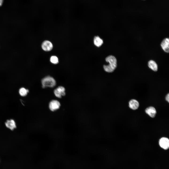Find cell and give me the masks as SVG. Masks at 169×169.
<instances>
[{
  "label": "cell",
  "instance_id": "cell-1",
  "mask_svg": "<svg viewBox=\"0 0 169 169\" xmlns=\"http://www.w3.org/2000/svg\"><path fill=\"white\" fill-rule=\"evenodd\" d=\"M106 61L109 63L108 65H104L103 68L104 70L108 73L113 72L117 66V60L115 57L112 55H110L105 58Z\"/></svg>",
  "mask_w": 169,
  "mask_h": 169
},
{
  "label": "cell",
  "instance_id": "cell-2",
  "mask_svg": "<svg viewBox=\"0 0 169 169\" xmlns=\"http://www.w3.org/2000/svg\"><path fill=\"white\" fill-rule=\"evenodd\" d=\"M42 83L43 88L47 87H53L56 84L54 79L49 76H47L43 79L42 80Z\"/></svg>",
  "mask_w": 169,
  "mask_h": 169
},
{
  "label": "cell",
  "instance_id": "cell-3",
  "mask_svg": "<svg viewBox=\"0 0 169 169\" xmlns=\"http://www.w3.org/2000/svg\"><path fill=\"white\" fill-rule=\"evenodd\" d=\"M159 144L161 148L164 150H167L169 147V139L166 137H162L160 139Z\"/></svg>",
  "mask_w": 169,
  "mask_h": 169
},
{
  "label": "cell",
  "instance_id": "cell-4",
  "mask_svg": "<svg viewBox=\"0 0 169 169\" xmlns=\"http://www.w3.org/2000/svg\"><path fill=\"white\" fill-rule=\"evenodd\" d=\"M65 88L63 87L60 86L54 90V93L57 97L61 98L62 96L65 95Z\"/></svg>",
  "mask_w": 169,
  "mask_h": 169
},
{
  "label": "cell",
  "instance_id": "cell-5",
  "mask_svg": "<svg viewBox=\"0 0 169 169\" xmlns=\"http://www.w3.org/2000/svg\"><path fill=\"white\" fill-rule=\"evenodd\" d=\"M161 46L165 52L169 53V39L168 38H165L162 41Z\"/></svg>",
  "mask_w": 169,
  "mask_h": 169
},
{
  "label": "cell",
  "instance_id": "cell-6",
  "mask_svg": "<svg viewBox=\"0 0 169 169\" xmlns=\"http://www.w3.org/2000/svg\"><path fill=\"white\" fill-rule=\"evenodd\" d=\"M42 47L44 50L49 51L52 49L53 45L48 40H46L42 42Z\"/></svg>",
  "mask_w": 169,
  "mask_h": 169
},
{
  "label": "cell",
  "instance_id": "cell-7",
  "mask_svg": "<svg viewBox=\"0 0 169 169\" xmlns=\"http://www.w3.org/2000/svg\"><path fill=\"white\" fill-rule=\"evenodd\" d=\"M59 102L56 100L51 101L49 104V108L51 110L54 111L59 108L60 106Z\"/></svg>",
  "mask_w": 169,
  "mask_h": 169
},
{
  "label": "cell",
  "instance_id": "cell-8",
  "mask_svg": "<svg viewBox=\"0 0 169 169\" xmlns=\"http://www.w3.org/2000/svg\"><path fill=\"white\" fill-rule=\"evenodd\" d=\"M6 127L11 130H13L16 127V125L15 121L12 119H8L5 123Z\"/></svg>",
  "mask_w": 169,
  "mask_h": 169
},
{
  "label": "cell",
  "instance_id": "cell-9",
  "mask_svg": "<svg viewBox=\"0 0 169 169\" xmlns=\"http://www.w3.org/2000/svg\"><path fill=\"white\" fill-rule=\"evenodd\" d=\"M145 111L147 114L152 118L154 117L156 113L155 109L152 106H150L146 108Z\"/></svg>",
  "mask_w": 169,
  "mask_h": 169
},
{
  "label": "cell",
  "instance_id": "cell-10",
  "mask_svg": "<svg viewBox=\"0 0 169 169\" xmlns=\"http://www.w3.org/2000/svg\"><path fill=\"white\" fill-rule=\"evenodd\" d=\"M129 106L131 109L133 110H135L138 108L139 106V103L137 100L132 99L129 101Z\"/></svg>",
  "mask_w": 169,
  "mask_h": 169
},
{
  "label": "cell",
  "instance_id": "cell-11",
  "mask_svg": "<svg viewBox=\"0 0 169 169\" xmlns=\"http://www.w3.org/2000/svg\"><path fill=\"white\" fill-rule=\"evenodd\" d=\"M148 66L149 68L153 71L156 72L158 69V65L156 62L154 61L151 60L148 62Z\"/></svg>",
  "mask_w": 169,
  "mask_h": 169
},
{
  "label": "cell",
  "instance_id": "cell-12",
  "mask_svg": "<svg viewBox=\"0 0 169 169\" xmlns=\"http://www.w3.org/2000/svg\"><path fill=\"white\" fill-rule=\"evenodd\" d=\"M94 43L97 47L100 46L103 44V41L102 39L98 36H95L93 39Z\"/></svg>",
  "mask_w": 169,
  "mask_h": 169
},
{
  "label": "cell",
  "instance_id": "cell-13",
  "mask_svg": "<svg viewBox=\"0 0 169 169\" xmlns=\"http://www.w3.org/2000/svg\"><path fill=\"white\" fill-rule=\"evenodd\" d=\"M29 90H28L26 89L23 88H20L19 90V93L20 95L21 96H26Z\"/></svg>",
  "mask_w": 169,
  "mask_h": 169
},
{
  "label": "cell",
  "instance_id": "cell-14",
  "mask_svg": "<svg viewBox=\"0 0 169 169\" xmlns=\"http://www.w3.org/2000/svg\"><path fill=\"white\" fill-rule=\"evenodd\" d=\"M50 61L51 62L54 64H57L58 62V58L56 56H52L50 58Z\"/></svg>",
  "mask_w": 169,
  "mask_h": 169
},
{
  "label": "cell",
  "instance_id": "cell-15",
  "mask_svg": "<svg viewBox=\"0 0 169 169\" xmlns=\"http://www.w3.org/2000/svg\"><path fill=\"white\" fill-rule=\"evenodd\" d=\"M165 100L168 103L169 102V94L168 93L166 95L165 97Z\"/></svg>",
  "mask_w": 169,
  "mask_h": 169
},
{
  "label": "cell",
  "instance_id": "cell-16",
  "mask_svg": "<svg viewBox=\"0 0 169 169\" xmlns=\"http://www.w3.org/2000/svg\"><path fill=\"white\" fill-rule=\"evenodd\" d=\"M4 2V0H0V7L2 6Z\"/></svg>",
  "mask_w": 169,
  "mask_h": 169
},
{
  "label": "cell",
  "instance_id": "cell-17",
  "mask_svg": "<svg viewBox=\"0 0 169 169\" xmlns=\"http://www.w3.org/2000/svg\"></svg>",
  "mask_w": 169,
  "mask_h": 169
}]
</instances>
